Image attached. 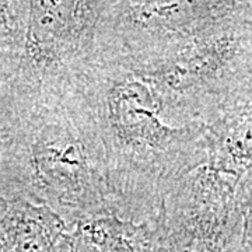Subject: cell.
I'll list each match as a JSON object with an SVG mask.
<instances>
[{
  "instance_id": "obj_1",
  "label": "cell",
  "mask_w": 252,
  "mask_h": 252,
  "mask_svg": "<svg viewBox=\"0 0 252 252\" xmlns=\"http://www.w3.org/2000/svg\"><path fill=\"white\" fill-rule=\"evenodd\" d=\"M209 140L212 165L240 177L252 165V74L209 127Z\"/></svg>"
},
{
  "instance_id": "obj_2",
  "label": "cell",
  "mask_w": 252,
  "mask_h": 252,
  "mask_svg": "<svg viewBox=\"0 0 252 252\" xmlns=\"http://www.w3.org/2000/svg\"><path fill=\"white\" fill-rule=\"evenodd\" d=\"M79 0H31L30 35L35 45L54 48L70 32Z\"/></svg>"
},
{
  "instance_id": "obj_3",
  "label": "cell",
  "mask_w": 252,
  "mask_h": 252,
  "mask_svg": "<svg viewBox=\"0 0 252 252\" xmlns=\"http://www.w3.org/2000/svg\"><path fill=\"white\" fill-rule=\"evenodd\" d=\"M240 198L243 209L240 252H252V165L240 178Z\"/></svg>"
},
{
  "instance_id": "obj_4",
  "label": "cell",
  "mask_w": 252,
  "mask_h": 252,
  "mask_svg": "<svg viewBox=\"0 0 252 252\" xmlns=\"http://www.w3.org/2000/svg\"><path fill=\"white\" fill-rule=\"evenodd\" d=\"M0 3H1V0H0Z\"/></svg>"
}]
</instances>
